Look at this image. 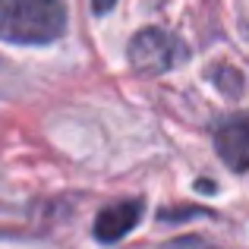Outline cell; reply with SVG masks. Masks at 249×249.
Here are the masks:
<instances>
[{"label":"cell","mask_w":249,"mask_h":249,"mask_svg":"<svg viewBox=\"0 0 249 249\" xmlns=\"http://www.w3.org/2000/svg\"><path fill=\"white\" fill-rule=\"evenodd\" d=\"M142 208H145V205H142L139 199L114 202V205L101 208V212H98V218H95V227H91L95 240H98V243H104V246H110V243H117V240H123L136 224H139Z\"/></svg>","instance_id":"cell-4"},{"label":"cell","mask_w":249,"mask_h":249,"mask_svg":"<svg viewBox=\"0 0 249 249\" xmlns=\"http://www.w3.org/2000/svg\"><path fill=\"white\" fill-rule=\"evenodd\" d=\"M129 63L142 76H161L186 60V44L164 29H142L133 35L126 51Z\"/></svg>","instance_id":"cell-2"},{"label":"cell","mask_w":249,"mask_h":249,"mask_svg":"<svg viewBox=\"0 0 249 249\" xmlns=\"http://www.w3.org/2000/svg\"><path fill=\"white\" fill-rule=\"evenodd\" d=\"M214 152L233 174L249 170V117H231L214 129Z\"/></svg>","instance_id":"cell-3"},{"label":"cell","mask_w":249,"mask_h":249,"mask_svg":"<svg viewBox=\"0 0 249 249\" xmlns=\"http://www.w3.org/2000/svg\"><path fill=\"white\" fill-rule=\"evenodd\" d=\"M67 32L63 0H0V41L51 44Z\"/></svg>","instance_id":"cell-1"},{"label":"cell","mask_w":249,"mask_h":249,"mask_svg":"<svg viewBox=\"0 0 249 249\" xmlns=\"http://www.w3.org/2000/svg\"><path fill=\"white\" fill-rule=\"evenodd\" d=\"M114 3H117V0H91V10H95L98 16H104V13L114 10Z\"/></svg>","instance_id":"cell-5"}]
</instances>
